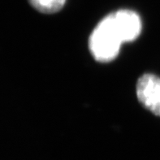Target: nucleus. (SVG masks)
<instances>
[{
    "mask_svg": "<svg viewBox=\"0 0 160 160\" xmlns=\"http://www.w3.org/2000/svg\"><path fill=\"white\" fill-rule=\"evenodd\" d=\"M28 2L37 11L46 14H52L62 9L66 0H28Z\"/></svg>",
    "mask_w": 160,
    "mask_h": 160,
    "instance_id": "nucleus-4",
    "label": "nucleus"
},
{
    "mask_svg": "<svg viewBox=\"0 0 160 160\" xmlns=\"http://www.w3.org/2000/svg\"><path fill=\"white\" fill-rule=\"evenodd\" d=\"M112 16L124 42H132L139 37L142 31V20L138 13L124 9L112 12Z\"/></svg>",
    "mask_w": 160,
    "mask_h": 160,
    "instance_id": "nucleus-3",
    "label": "nucleus"
},
{
    "mask_svg": "<svg viewBox=\"0 0 160 160\" xmlns=\"http://www.w3.org/2000/svg\"><path fill=\"white\" fill-rule=\"evenodd\" d=\"M137 96L143 107L160 116V77L146 73L138 79Z\"/></svg>",
    "mask_w": 160,
    "mask_h": 160,
    "instance_id": "nucleus-2",
    "label": "nucleus"
},
{
    "mask_svg": "<svg viewBox=\"0 0 160 160\" xmlns=\"http://www.w3.org/2000/svg\"><path fill=\"white\" fill-rule=\"evenodd\" d=\"M124 42L120 30L109 14L97 24L89 38V48L94 59L108 63L119 55Z\"/></svg>",
    "mask_w": 160,
    "mask_h": 160,
    "instance_id": "nucleus-1",
    "label": "nucleus"
}]
</instances>
